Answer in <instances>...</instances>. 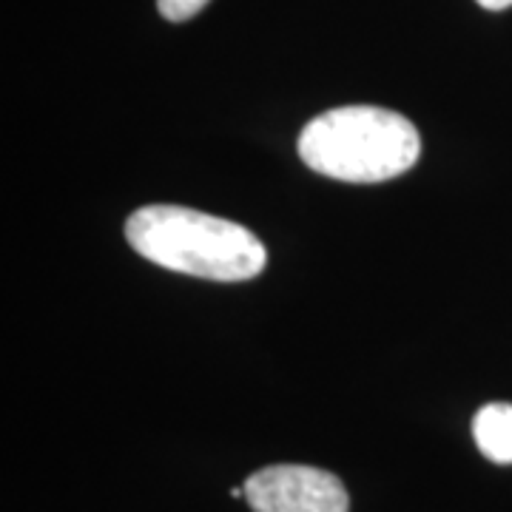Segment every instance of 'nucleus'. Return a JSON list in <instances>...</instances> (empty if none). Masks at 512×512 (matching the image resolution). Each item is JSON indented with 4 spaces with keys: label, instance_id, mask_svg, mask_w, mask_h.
<instances>
[{
    "label": "nucleus",
    "instance_id": "4",
    "mask_svg": "<svg viewBox=\"0 0 512 512\" xmlns=\"http://www.w3.org/2000/svg\"><path fill=\"white\" fill-rule=\"evenodd\" d=\"M473 439L493 464H512V404H484L473 419Z\"/></svg>",
    "mask_w": 512,
    "mask_h": 512
},
{
    "label": "nucleus",
    "instance_id": "5",
    "mask_svg": "<svg viewBox=\"0 0 512 512\" xmlns=\"http://www.w3.org/2000/svg\"><path fill=\"white\" fill-rule=\"evenodd\" d=\"M208 0H157V9L165 20L171 23H183V20H191L194 15H200L205 9Z\"/></svg>",
    "mask_w": 512,
    "mask_h": 512
},
{
    "label": "nucleus",
    "instance_id": "6",
    "mask_svg": "<svg viewBox=\"0 0 512 512\" xmlns=\"http://www.w3.org/2000/svg\"><path fill=\"white\" fill-rule=\"evenodd\" d=\"M478 6L490 9V12H501V9H510L512 0H476Z\"/></svg>",
    "mask_w": 512,
    "mask_h": 512
},
{
    "label": "nucleus",
    "instance_id": "3",
    "mask_svg": "<svg viewBox=\"0 0 512 512\" xmlns=\"http://www.w3.org/2000/svg\"><path fill=\"white\" fill-rule=\"evenodd\" d=\"M245 501L254 512H348L342 478L308 464H271L248 476Z\"/></svg>",
    "mask_w": 512,
    "mask_h": 512
},
{
    "label": "nucleus",
    "instance_id": "1",
    "mask_svg": "<svg viewBox=\"0 0 512 512\" xmlns=\"http://www.w3.org/2000/svg\"><path fill=\"white\" fill-rule=\"evenodd\" d=\"M128 245L165 271L245 282L265 271L268 251L245 225L183 205H146L126 222Z\"/></svg>",
    "mask_w": 512,
    "mask_h": 512
},
{
    "label": "nucleus",
    "instance_id": "2",
    "mask_svg": "<svg viewBox=\"0 0 512 512\" xmlns=\"http://www.w3.org/2000/svg\"><path fill=\"white\" fill-rule=\"evenodd\" d=\"M421 154L416 126L399 111L342 106L313 117L299 134L311 171L342 183H384L413 168Z\"/></svg>",
    "mask_w": 512,
    "mask_h": 512
}]
</instances>
